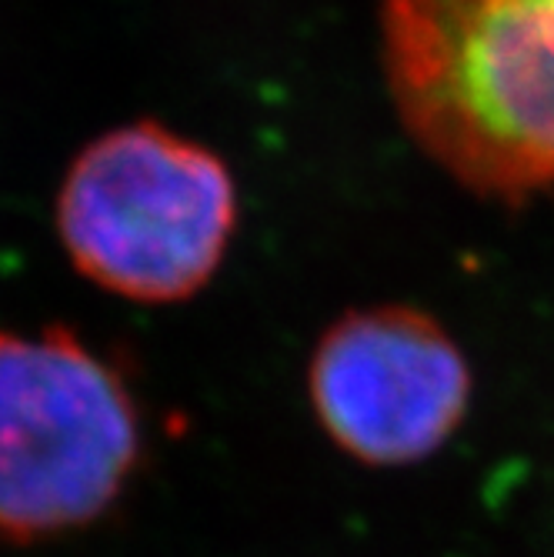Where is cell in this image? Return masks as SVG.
<instances>
[{
	"mask_svg": "<svg viewBox=\"0 0 554 557\" xmlns=\"http://www.w3.org/2000/svg\"><path fill=\"white\" fill-rule=\"evenodd\" d=\"M381 58L401 124L455 181L554 187V0H384Z\"/></svg>",
	"mask_w": 554,
	"mask_h": 557,
	"instance_id": "1",
	"label": "cell"
},
{
	"mask_svg": "<svg viewBox=\"0 0 554 557\" xmlns=\"http://www.w3.org/2000/svg\"><path fill=\"white\" fill-rule=\"evenodd\" d=\"M234 224L227 164L155 121L90 140L58 194V234L74 268L140 304L194 297L218 274Z\"/></svg>",
	"mask_w": 554,
	"mask_h": 557,
	"instance_id": "2",
	"label": "cell"
},
{
	"mask_svg": "<svg viewBox=\"0 0 554 557\" xmlns=\"http://www.w3.org/2000/svg\"><path fill=\"white\" fill-rule=\"evenodd\" d=\"M144 447L137 400L64 327L0 331V537L84 531L127 491Z\"/></svg>",
	"mask_w": 554,
	"mask_h": 557,
	"instance_id": "3",
	"label": "cell"
},
{
	"mask_svg": "<svg viewBox=\"0 0 554 557\" xmlns=\"http://www.w3.org/2000/svg\"><path fill=\"white\" fill-rule=\"evenodd\" d=\"M471 364L431 314L405 304L347 311L318 341L308 397L324 437L378 471L431 461L468 418Z\"/></svg>",
	"mask_w": 554,
	"mask_h": 557,
	"instance_id": "4",
	"label": "cell"
}]
</instances>
